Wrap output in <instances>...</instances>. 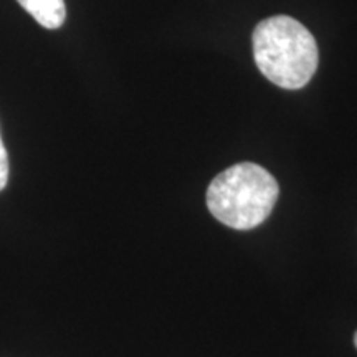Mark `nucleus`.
<instances>
[{
	"label": "nucleus",
	"instance_id": "nucleus-3",
	"mask_svg": "<svg viewBox=\"0 0 357 357\" xmlns=\"http://www.w3.org/2000/svg\"><path fill=\"white\" fill-rule=\"evenodd\" d=\"M17 2L45 29L55 30L65 24V0H17Z\"/></svg>",
	"mask_w": 357,
	"mask_h": 357
},
{
	"label": "nucleus",
	"instance_id": "nucleus-1",
	"mask_svg": "<svg viewBox=\"0 0 357 357\" xmlns=\"http://www.w3.org/2000/svg\"><path fill=\"white\" fill-rule=\"evenodd\" d=\"M253 58L263 77L284 89H300L311 82L319 52L310 30L288 15L261 20L253 30Z\"/></svg>",
	"mask_w": 357,
	"mask_h": 357
},
{
	"label": "nucleus",
	"instance_id": "nucleus-4",
	"mask_svg": "<svg viewBox=\"0 0 357 357\" xmlns=\"http://www.w3.org/2000/svg\"><path fill=\"white\" fill-rule=\"evenodd\" d=\"M8 182V154L0 137V192L6 189Z\"/></svg>",
	"mask_w": 357,
	"mask_h": 357
},
{
	"label": "nucleus",
	"instance_id": "nucleus-5",
	"mask_svg": "<svg viewBox=\"0 0 357 357\" xmlns=\"http://www.w3.org/2000/svg\"><path fill=\"white\" fill-rule=\"evenodd\" d=\"M354 344H356V347H357V331H356V336H354Z\"/></svg>",
	"mask_w": 357,
	"mask_h": 357
},
{
	"label": "nucleus",
	"instance_id": "nucleus-2",
	"mask_svg": "<svg viewBox=\"0 0 357 357\" xmlns=\"http://www.w3.org/2000/svg\"><path fill=\"white\" fill-rule=\"evenodd\" d=\"M278 195V182L265 167L240 162L225 169L211 182L207 207L223 225L252 230L270 217Z\"/></svg>",
	"mask_w": 357,
	"mask_h": 357
}]
</instances>
